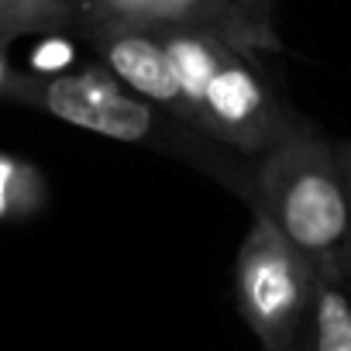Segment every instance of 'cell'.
<instances>
[{"label":"cell","instance_id":"7","mask_svg":"<svg viewBox=\"0 0 351 351\" xmlns=\"http://www.w3.org/2000/svg\"><path fill=\"white\" fill-rule=\"evenodd\" d=\"M306 351H351V279H317Z\"/></svg>","mask_w":351,"mask_h":351},{"label":"cell","instance_id":"11","mask_svg":"<svg viewBox=\"0 0 351 351\" xmlns=\"http://www.w3.org/2000/svg\"><path fill=\"white\" fill-rule=\"evenodd\" d=\"M83 4H86V0H80V8H83ZM76 18H80V14H76Z\"/></svg>","mask_w":351,"mask_h":351},{"label":"cell","instance_id":"5","mask_svg":"<svg viewBox=\"0 0 351 351\" xmlns=\"http://www.w3.org/2000/svg\"><path fill=\"white\" fill-rule=\"evenodd\" d=\"M114 21L169 32H200L245 52H282L276 0H86L76 25Z\"/></svg>","mask_w":351,"mask_h":351},{"label":"cell","instance_id":"4","mask_svg":"<svg viewBox=\"0 0 351 351\" xmlns=\"http://www.w3.org/2000/svg\"><path fill=\"white\" fill-rule=\"evenodd\" d=\"M317 279V265L255 210L234 265V296L262 351H306Z\"/></svg>","mask_w":351,"mask_h":351},{"label":"cell","instance_id":"1","mask_svg":"<svg viewBox=\"0 0 351 351\" xmlns=\"http://www.w3.org/2000/svg\"><path fill=\"white\" fill-rule=\"evenodd\" d=\"M0 90H4V100L11 104L45 110L73 128H83L124 145H141L148 152L193 165L197 172L210 176L214 183L241 197L248 210L258 207V162L255 158L228 148L224 141L210 138L197 124L131 93L100 62L86 69H73V73H21L8 56Z\"/></svg>","mask_w":351,"mask_h":351},{"label":"cell","instance_id":"3","mask_svg":"<svg viewBox=\"0 0 351 351\" xmlns=\"http://www.w3.org/2000/svg\"><path fill=\"white\" fill-rule=\"evenodd\" d=\"M317 265L351 279V176L334 138L306 128L258 162V207ZM252 210V214H255Z\"/></svg>","mask_w":351,"mask_h":351},{"label":"cell","instance_id":"2","mask_svg":"<svg viewBox=\"0 0 351 351\" xmlns=\"http://www.w3.org/2000/svg\"><path fill=\"white\" fill-rule=\"evenodd\" d=\"M197 104V124L228 148L262 162L269 152L313 128L262 73L258 56L200 32L155 28Z\"/></svg>","mask_w":351,"mask_h":351},{"label":"cell","instance_id":"6","mask_svg":"<svg viewBox=\"0 0 351 351\" xmlns=\"http://www.w3.org/2000/svg\"><path fill=\"white\" fill-rule=\"evenodd\" d=\"M73 32L83 45H90L97 62L107 73H114L131 93H138V97L158 104L162 110L197 124V104L186 90V80H183L169 45L162 42V35L155 28L93 21V25H76Z\"/></svg>","mask_w":351,"mask_h":351},{"label":"cell","instance_id":"8","mask_svg":"<svg viewBox=\"0 0 351 351\" xmlns=\"http://www.w3.org/2000/svg\"><path fill=\"white\" fill-rule=\"evenodd\" d=\"M0 214L8 224H25L32 217H38L49 204V186L45 176L35 169V162L18 158V155H4L0 158Z\"/></svg>","mask_w":351,"mask_h":351},{"label":"cell","instance_id":"10","mask_svg":"<svg viewBox=\"0 0 351 351\" xmlns=\"http://www.w3.org/2000/svg\"><path fill=\"white\" fill-rule=\"evenodd\" d=\"M337 148H341V162H344V169L351 176V141H337Z\"/></svg>","mask_w":351,"mask_h":351},{"label":"cell","instance_id":"9","mask_svg":"<svg viewBox=\"0 0 351 351\" xmlns=\"http://www.w3.org/2000/svg\"><path fill=\"white\" fill-rule=\"evenodd\" d=\"M80 14V0H0V32L4 49L18 35L32 32H73Z\"/></svg>","mask_w":351,"mask_h":351}]
</instances>
